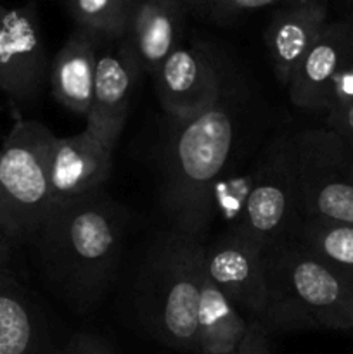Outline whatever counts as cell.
<instances>
[{
  "instance_id": "cell-1",
  "label": "cell",
  "mask_w": 353,
  "mask_h": 354,
  "mask_svg": "<svg viewBox=\"0 0 353 354\" xmlns=\"http://www.w3.org/2000/svg\"><path fill=\"white\" fill-rule=\"evenodd\" d=\"M128 218L106 190L54 204L31 244L54 296L78 315L109 289L121 261Z\"/></svg>"
},
{
  "instance_id": "cell-2",
  "label": "cell",
  "mask_w": 353,
  "mask_h": 354,
  "mask_svg": "<svg viewBox=\"0 0 353 354\" xmlns=\"http://www.w3.org/2000/svg\"><path fill=\"white\" fill-rule=\"evenodd\" d=\"M248 92L228 68L211 106L185 120L170 118L163 152L161 206L175 230L204 244L203 209L210 187L234 165L249 109Z\"/></svg>"
},
{
  "instance_id": "cell-3",
  "label": "cell",
  "mask_w": 353,
  "mask_h": 354,
  "mask_svg": "<svg viewBox=\"0 0 353 354\" xmlns=\"http://www.w3.org/2000/svg\"><path fill=\"white\" fill-rule=\"evenodd\" d=\"M204 277V244L170 228L152 239L135 279V311L151 337L199 354L197 306Z\"/></svg>"
},
{
  "instance_id": "cell-4",
  "label": "cell",
  "mask_w": 353,
  "mask_h": 354,
  "mask_svg": "<svg viewBox=\"0 0 353 354\" xmlns=\"http://www.w3.org/2000/svg\"><path fill=\"white\" fill-rule=\"evenodd\" d=\"M204 273L266 335L318 328L314 318L273 283L265 252L234 234L204 244Z\"/></svg>"
},
{
  "instance_id": "cell-5",
  "label": "cell",
  "mask_w": 353,
  "mask_h": 354,
  "mask_svg": "<svg viewBox=\"0 0 353 354\" xmlns=\"http://www.w3.org/2000/svg\"><path fill=\"white\" fill-rule=\"evenodd\" d=\"M54 138L45 124L19 120L0 147V228L17 245L33 242L54 206L48 178Z\"/></svg>"
},
{
  "instance_id": "cell-6",
  "label": "cell",
  "mask_w": 353,
  "mask_h": 354,
  "mask_svg": "<svg viewBox=\"0 0 353 354\" xmlns=\"http://www.w3.org/2000/svg\"><path fill=\"white\" fill-rule=\"evenodd\" d=\"M291 140L298 221L353 225V145L327 128Z\"/></svg>"
},
{
  "instance_id": "cell-7",
  "label": "cell",
  "mask_w": 353,
  "mask_h": 354,
  "mask_svg": "<svg viewBox=\"0 0 353 354\" xmlns=\"http://www.w3.org/2000/svg\"><path fill=\"white\" fill-rule=\"evenodd\" d=\"M273 283L329 330L353 332V283L296 241L265 252Z\"/></svg>"
},
{
  "instance_id": "cell-8",
  "label": "cell",
  "mask_w": 353,
  "mask_h": 354,
  "mask_svg": "<svg viewBox=\"0 0 353 354\" xmlns=\"http://www.w3.org/2000/svg\"><path fill=\"white\" fill-rule=\"evenodd\" d=\"M296 223L293 140L291 133H284L260 152L255 183L234 235L266 252L289 241Z\"/></svg>"
},
{
  "instance_id": "cell-9",
  "label": "cell",
  "mask_w": 353,
  "mask_h": 354,
  "mask_svg": "<svg viewBox=\"0 0 353 354\" xmlns=\"http://www.w3.org/2000/svg\"><path fill=\"white\" fill-rule=\"evenodd\" d=\"M230 64L215 45H180L152 76L159 104L173 120L196 116L215 102Z\"/></svg>"
},
{
  "instance_id": "cell-10",
  "label": "cell",
  "mask_w": 353,
  "mask_h": 354,
  "mask_svg": "<svg viewBox=\"0 0 353 354\" xmlns=\"http://www.w3.org/2000/svg\"><path fill=\"white\" fill-rule=\"evenodd\" d=\"M47 52L33 3L0 2V90L12 102L30 106L48 82Z\"/></svg>"
},
{
  "instance_id": "cell-11",
  "label": "cell",
  "mask_w": 353,
  "mask_h": 354,
  "mask_svg": "<svg viewBox=\"0 0 353 354\" xmlns=\"http://www.w3.org/2000/svg\"><path fill=\"white\" fill-rule=\"evenodd\" d=\"M142 71L127 38H102L87 128L114 149Z\"/></svg>"
},
{
  "instance_id": "cell-12",
  "label": "cell",
  "mask_w": 353,
  "mask_h": 354,
  "mask_svg": "<svg viewBox=\"0 0 353 354\" xmlns=\"http://www.w3.org/2000/svg\"><path fill=\"white\" fill-rule=\"evenodd\" d=\"M353 64V10L329 21L294 69L287 93L305 111H327L336 80Z\"/></svg>"
},
{
  "instance_id": "cell-13",
  "label": "cell",
  "mask_w": 353,
  "mask_h": 354,
  "mask_svg": "<svg viewBox=\"0 0 353 354\" xmlns=\"http://www.w3.org/2000/svg\"><path fill=\"white\" fill-rule=\"evenodd\" d=\"M113 151L89 128L69 137H55L48 158L54 204L71 203L104 190Z\"/></svg>"
},
{
  "instance_id": "cell-14",
  "label": "cell",
  "mask_w": 353,
  "mask_h": 354,
  "mask_svg": "<svg viewBox=\"0 0 353 354\" xmlns=\"http://www.w3.org/2000/svg\"><path fill=\"white\" fill-rule=\"evenodd\" d=\"M329 23V0H301L273 9L265 30L273 75L287 86L294 69Z\"/></svg>"
},
{
  "instance_id": "cell-15",
  "label": "cell",
  "mask_w": 353,
  "mask_h": 354,
  "mask_svg": "<svg viewBox=\"0 0 353 354\" xmlns=\"http://www.w3.org/2000/svg\"><path fill=\"white\" fill-rule=\"evenodd\" d=\"M187 12L180 0H137L125 38L142 75L154 76L170 54L182 45Z\"/></svg>"
},
{
  "instance_id": "cell-16",
  "label": "cell",
  "mask_w": 353,
  "mask_h": 354,
  "mask_svg": "<svg viewBox=\"0 0 353 354\" xmlns=\"http://www.w3.org/2000/svg\"><path fill=\"white\" fill-rule=\"evenodd\" d=\"M100 44V35L76 26L48 68L52 95L71 113L89 114Z\"/></svg>"
},
{
  "instance_id": "cell-17",
  "label": "cell",
  "mask_w": 353,
  "mask_h": 354,
  "mask_svg": "<svg viewBox=\"0 0 353 354\" xmlns=\"http://www.w3.org/2000/svg\"><path fill=\"white\" fill-rule=\"evenodd\" d=\"M47 320L10 268H0V354H44Z\"/></svg>"
},
{
  "instance_id": "cell-18",
  "label": "cell",
  "mask_w": 353,
  "mask_h": 354,
  "mask_svg": "<svg viewBox=\"0 0 353 354\" xmlns=\"http://www.w3.org/2000/svg\"><path fill=\"white\" fill-rule=\"evenodd\" d=\"M249 320L204 273L197 306L199 354H230L239 348Z\"/></svg>"
},
{
  "instance_id": "cell-19",
  "label": "cell",
  "mask_w": 353,
  "mask_h": 354,
  "mask_svg": "<svg viewBox=\"0 0 353 354\" xmlns=\"http://www.w3.org/2000/svg\"><path fill=\"white\" fill-rule=\"evenodd\" d=\"M258 158L248 162L235 161L208 190L203 209L204 244L213 228L220 227V234H234L242 221L246 203L256 178Z\"/></svg>"
},
{
  "instance_id": "cell-20",
  "label": "cell",
  "mask_w": 353,
  "mask_h": 354,
  "mask_svg": "<svg viewBox=\"0 0 353 354\" xmlns=\"http://www.w3.org/2000/svg\"><path fill=\"white\" fill-rule=\"evenodd\" d=\"M291 239L353 283V225L298 221Z\"/></svg>"
},
{
  "instance_id": "cell-21",
  "label": "cell",
  "mask_w": 353,
  "mask_h": 354,
  "mask_svg": "<svg viewBox=\"0 0 353 354\" xmlns=\"http://www.w3.org/2000/svg\"><path fill=\"white\" fill-rule=\"evenodd\" d=\"M137 0H68L76 26L102 38H123Z\"/></svg>"
},
{
  "instance_id": "cell-22",
  "label": "cell",
  "mask_w": 353,
  "mask_h": 354,
  "mask_svg": "<svg viewBox=\"0 0 353 354\" xmlns=\"http://www.w3.org/2000/svg\"><path fill=\"white\" fill-rule=\"evenodd\" d=\"M301 2V0H218L210 10L206 19L215 21L218 24H228L234 19L241 17L242 14L253 12L266 7H280L287 3Z\"/></svg>"
},
{
  "instance_id": "cell-23",
  "label": "cell",
  "mask_w": 353,
  "mask_h": 354,
  "mask_svg": "<svg viewBox=\"0 0 353 354\" xmlns=\"http://www.w3.org/2000/svg\"><path fill=\"white\" fill-rule=\"evenodd\" d=\"M327 130L353 145V99L327 109Z\"/></svg>"
},
{
  "instance_id": "cell-24",
  "label": "cell",
  "mask_w": 353,
  "mask_h": 354,
  "mask_svg": "<svg viewBox=\"0 0 353 354\" xmlns=\"http://www.w3.org/2000/svg\"><path fill=\"white\" fill-rule=\"evenodd\" d=\"M61 354H114L106 341L93 334H75Z\"/></svg>"
},
{
  "instance_id": "cell-25",
  "label": "cell",
  "mask_w": 353,
  "mask_h": 354,
  "mask_svg": "<svg viewBox=\"0 0 353 354\" xmlns=\"http://www.w3.org/2000/svg\"><path fill=\"white\" fill-rule=\"evenodd\" d=\"M230 354H273L269 344V335L263 332L258 324L249 322V328L246 337L239 344V348Z\"/></svg>"
},
{
  "instance_id": "cell-26",
  "label": "cell",
  "mask_w": 353,
  "mask_h": 354,
  "mask_svg": "<svg viewBox=\"0 0 353 354\" xmlns=\"http://www.w3.org/2000/svg\"><path fill=\"white\" fill-rule=\"evenodd\" d=\"M17 244L0 228V268H10Z\"/></svg>"
},
{
  "instance_id": "cell-27",
  "label": "cell",
  "mask_w": 353,
  "mask_h": 354,
  "mask_svg": "<svg viewBox=\"0 0 353 354\" xmlns=\"http://www.w3.org/2000/svg\"><path fill=\"white\" fill-rule=\"evenodd\" d=\"M217 2L218 0H183L187 10L197 14L201 17H208V14H210V10L213 9V6Z\"/></svg>"
},
{
  "instance_id": "cell-28",
  "label": "cell",
  "mask_w": 353,
  "mask_h": 354,
  "mask_svg": "<svg viewBox=\"0 0 353 354\" xmlns=\"http://www.w3.org/2000/svg\"><path fill=\"white\" fill-rule=\"evenodd\" d=\"M350 10H353V0H352V3H350Z\"/></svg>"
},
{
  "instance_id": "cell-29",
  "label": "cell",
  "mask_w": 353,
  "mask_h": 354,
  "mask_svg": "<svg viewBox=\"0 0 353 354\" xmlns=\"http://www.w3.org/2000/svg\"><path fill=\"white\" fill-rule=\"evenodd\" d=\"M54 354H61V353H54Z\"/></svg>"
},
{
  "instance_id": "cell-30",
  "label": "cell",
  "mask_w": 353,
  "mask_h": 354,
  "mask_svg": "<svg viewBox=\"0 0 353 354\" xmlns=\"http://www.w3.org/2000/svg\"><path fill=\"white\" fill-rule=\"evenodd\" d=\"M180 2H183V0H180Z\"/></svg>"
}]
</instances>
